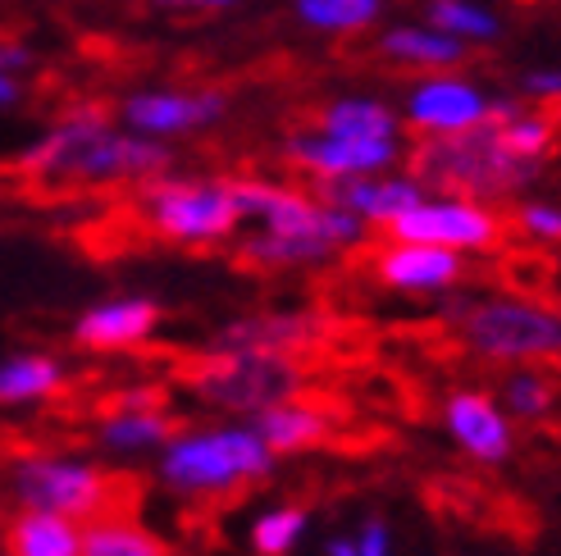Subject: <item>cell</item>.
<instances>
[{
    "mask_svg": "<svg viewBox=\"0 0 561 556\" xmlns=\"http://www.w3.org/2000/svg\"><path fill=\"white\" fill-rule=\"evenodd\" d=\"M160 10H229L238 0H151Z\"/></svg>",
    "mask_w": 561,
    "mask_h": 556,
    "instance_id": "cell-31",
    "label": "cell"
},
{
    "mask_svg": "<svg viewBox=\"0 0 561 556\" xmlns=\"http://www.w3.org/2000/svg\"><path fill=\"white\" fill-rule=\"evenodd\" d=\"M78 556H183V552L170 538L137 530V520H128V524H88V534L78 538Z\"/></svg>",
    "mask_w": 561,
    "mask_h": 556,
    "instance_id": "cell-22",
    "label": "cell"
},
{
    "mask_svg": "<svg viewBox=\"0 0 561 556\" xmlns=\"http://www.w3.org/2000/svg\"><path fill=\"white\" fill-rule=\"evenodd\" d=\"M5 511H10V497H5V493H0V516H5Z\"/></svg>",
    "mask_w": 561,
    "mask_h": 556,
    "instance_id": "cell-33",
    "label": "cell"
},
{
    "mask_svg": "<svg viewBox=\"0 0 561 556\" xmlns=\"http://www.w3.org/2000/svg\"><path fill=\"white\" fill-rule=\"evenodd\" d=\"M420 10H425V23L443 27L447 37H457L466 46H489L502 37V19L484 0H425Z\"/></svg>",
    "mask_w": 561,
    "mask_h": 556,
    "instance_id": "cell-21",
    "label": "cell"
},
{
    "mask_svg": "<svg viewBox=\"0 0 561 556\" xmlns=\"http://www.w3.org/2000/svg\"><path fill=\"white\" fill-rule=\"evenodd\" d=\"M379 55L388 65L420 69V73H438V69H461L470 60V46L447 37L434 23H392L379 33Z\"/></svg>",
    "mask_w": 561,
    "mask_h": 556,
    "instance_id": "cell-15",
    "label": "cell"
},
{
    "mask_svg": "<svg viewBox=\"0 0 561 556\" xmlns=\"http://www.w3.org/2000/svg\"><path fill=\"white\" fill-rule=\"evenodd\" d=\"M443 320L461 328V338L474 356H497V360H520V356H543L561 351V324L548 311H535L529 301H443Z\"/></svg>",
    "mask_w": 561,
    "mask_h": 556,
    "instance_id": "cell-6",
    "label": "cell"
},
{
    "mask_svg": "<svg viewBox=\"0 0 561 556\" xmlns=\"http://www.w3.org/2000/svg\"><path fill=\"white\" fill-rule=\"evenodd\" d=\"M301 530H306V511L288 502L284 511L256 520V530H251V552L256 556H293V547L301 543Z\"/></svg>",
    "mask_w": 561,
    "mask_h": 556,
    "instance_id": "cell-25",
    "label": "cell"
},
{
    "mask_svg": "<svg viewBox=\"0 0 561 556\" xmlns=\"http://www.w3.org/2000/svg\"><path fill=\"white\" fill-rule=\"evenodd\" d=\"M512 229L539 238V242H561V206H543V201H525L512 215Z\"/></svg>",
    "mask_w": 561,
    "mask_h": 556,
    "instance_id": "cell-26",
    "label": "cell"
},
{
    "mask_svg": "<svg viewBox=\"0 0 561 556\" xmlns=\"http://www.w3.org/2000/svg\"><path fill=\"white\" fill-rule=\"evenodd\" d=\"M415 497L425 516L443 530L474 534L489 543H507L516 552L539 547L548 520L529 493L512 488L507 479L484 475L480 465H438L415 475Z\"/></svg>",
    "mask_w": 561,
    "mask_h": 556,
    "instance_id": "cell-3",
    "label": "cell"
},
{
    "mask_svg": "<svg viewBox=\"0 0 561 556\" xmlns=\"http://www.w3.org/2000/svg\"><path fill=\"white\" fill-rule=\"evenodd\" d=\"M512 219L497 215L489 201H415L407 215L383 224L388 238L398 242H430V246H453V252H497L507 238Z\"/></svg>",
    "mask_w": 561,
    "mask_h": 556,
    "instance_id": "cell-8",
    "label": "cell"
},
{
    "mask_svg": "<svg viewBox=\"0 0 561 556\" xmlns=\"http://www.w3.org/2000/svg\"><path fill=\"white\" fill-rule=\"evenodd\" d=\"M311 192L329 206H343L356 219L383 229L398 215H407L415 201H425V187L411 174L402 178H383V174H347V178H311Z\"/></svg>",
    "mask_w": 561,
    "mask_h": 556,
    "instance_id": "cell-13",
    "label": "cell"
},
{
    "mask_svg": "<svg viewBox=\"0 0 561 556\" xmlns=\"http://www.w3.org/2000/svg\"><path fill=\"white\" fill-rule=\"evenodd\" d=\"M484 115H489V92L453 69L425 73L407 92V128L420 137L466 132L474 124H484Z\"/></svg>",
    "mask_w": 561,
    "mask_h": 556,
    "instance_id": "cell-12",
    "label": "cell"
},
{
    "mask_svg": "<svg viewBox=\"0 0 561 556\" xmlns=\"http://www.w3.org/2000/svg\"><path fill=\"white\" fill-rule=\"evenodd\" d=\"M356 556H388V530H383V520H370V524H366Z\"/></svg>",
    "mask_w": 561,
    "mask_h": 556,
    "instance_id": "cell-29",
    "label": "cell"
},
{
    "mask_svg": "<svg viewBox=\"0 0 561 556\" xmlns=\"http://www.w3.org/2000/svg\"><path fill=\"white\" fill-rule=\"evenodd\" d=\"M5 497L14 507H33L65 516L69 524H128L147 511L151 475L142 470H115V465H88V461H60V456H27L10 465Z\"/></svg>",
    "mask_w": 561,
    "mask_h": 556,
    "instance_id": "cell-2",
    "label": "cell"
},
{
    "mask_svg": "<svg viewBox=\"0 0 561 556\" xmlns=\"http://www.w3.org/2000/svg\"><path fill=\"white\" fill-rule=\"evenodd\" d=\"M447 420H453V433L461 438V448L480 465L484 461H502L512 452L507 420L497 415L489 393H466V387H457V393L447 397Z\"/></svg>",
    "mask_w": 561,
    "mask_h": 556,
    "instance_id": "cell-17",
    "label": "cell"
},
{
    "mask_svg": "<svg viewBox=\"0 0 561 556\" xmlns=\"http://www.w3.org/2000/svg\"><path fill=\"white\" fill-rule=\"evenodd\" d=\"M480 278L493 283L497 292H507L512 301H535V305H548V311H561V301H557L561 265H557V256L539 252V246H512V252H502L493 260V269Z\"/></svg>",
    "mask_w": 561,
    "mask_h": 556,
    "instance_id": "cell-16",
    "label": "cell"
},
{
    "mask_svg": "<svg viewBox=\"0 0 561 556\" xmlns=\"http://www.w3.org/2000/svg\"><path fill=\"white\" fill-rule=\"evenodd\" d=\"M420 187H438L447 197L466 201H502L507 192H520L529 178H539L535 160H520L497 142V128L484 119L466 132L425 137L411 151V170Z\"/></svg>",
    "mask_w": 561,
    "mask_h": 556,
    "instance_id": "cell-4",
    "label": "cell"
},
{
    "mask_svg": "<svg viewBox=\"0 0 561 556\" xmlns=\"http://www.w3.org/2000/svg\"><path fill=\"white\" fill-rule=\"evenodd\" d=\"M19 101H23V82H19V73L0 69V109H14Z\"/></svg>",
    "mask_w": 561,
    "mask_h": 556,
    "instance_id": "cell-30",
    "label": "cell"
},
{
    "mask_svg": "<svg viewBox=\"0 0 561 556\" xmlns=\"http://www.w3.org/2000/svg\"><path fill=\"white\" fill-rule=\"evenodd\" d=\"M156 324H160V305L156 301H110V305H96V311H88L73 324L65 347L119 356L133 343H142Z\"/></svg>",
    "mask_w": 561,
    "mask_h": 556,
    "instance_id": "cell-14",
    "label": "cell"
},
{
    "mask_svg": "<svg viewBox=\"0 0 561 556\" xmlns=\"http://www.w3.org/2000/svg\"><path fill=\"white\" fill-rule=\"evenodd\" d=\"M170 164L174 151L156 137L133 128L119 132L101 105H73L50 124L37 147H27L10 164V174L23 178L42 201H78L170 174Z\"/></svg>",
    "mask_w": 561,
    "mask_h": 556,
    "instance_id": "cell-1",
    "label": "cell"
},
{
    "mask_svg": "<svg viewBox=\"0 0 561 556\" xmlns=\"http://www.w3.org/2000/svg\"><path fill=\"white\" fill-rule=\"evenodd\" d=\"M270 475V452L261 438L251 433H206V438H179V448L164 456V479L179 493H202L224 488L238 479H261Z\"/></svg>",
    "mask_w": 561,
    "mask_h": 556,
    "instance_id": "cell-9",
    "label": "cell"
},
{
    "mask_svg": "<svg viewBox=\"0 0 561 556\" xmlns=\"http://www.w3.org/2000/svg\"><path fill=\"white\" fill-rule=\"evenodd\" d=\"M493 128H497V142L507 147L512 155L535 160V164H543L552 155V147H557V119L548 115V109H525L520 105L512 119H502Z\"/></svg>",
    "mask_w": 561,
    "mask_h": 556,
    "instance_id": "cell-23",
    "label": "cell"
},
{
    "mask_svg": "<svg viewBox=\"0 0 561 556\" xmlns=\"http://www.w3.org/2000/svg\"><path fill=\"white\" fill-rule=\"evenodd\" d=\"M137 210L160 242H179L187 252L210 256L219 242H229L242 224V210L233 201L229 178H170L156 174L137 183Z\"/></svg>",
    "mask_w": 561,
    "mask_h": 556,
    "instance_id": "cell-5",
    "label": "cell"
},
{
    "mask_svg": "<svg viewBox=\"0 0 561 556\" xmlns=\"http://www.w3.org/2000/svg\"><path fill=\"white\" fill-rule=\"evenodd\" d=\"M402 155L398 137H339V132H293L288 164L306 178H347V174H383Z\"/></svg>",
    "mask_w": 561,
    "mask_h": 556,
    "instance_id": "cell-11",
    "label": "cell"
},
{
    "mask_svg": "<svg viewBox=\"0 0 561 556\" xmlns=\"http://www.w3.org/2000/svg\"><path fill=\"white\" fill-rule=\"evenodd\" d=\"M329 379L339 383L360 410L379 415V420L420 425V429L438 425L434 379L411 370V366H402V360H392V356H375V360H366V366L339 370V374H329Z\"/></svg>",
    "mask_w": 561,
    "mask_h": 556,
    "instance_id": "cell-7",
    "label": "cell"
},
{
    "mask_svg": "<svg viewBox=\"0 0 561 556\" xmlns=\"http://www.w3.org/2000/svg\"><path fill=\"white\" fill-rule=\"evenodd\" d=\"M229 115V92L219 88H151L119 101V119L147 137H179L202 132Z\"/></svg>",
    "mask_w": 561,
    "mask_h": 556,
    "instance_id": "cell-10",
    "label": "cell"
},
{
    "mask_svg": "<svg viewBox=\"0 0 561 556\" xmlns=\"http://www.w3.org/2000/svg\"><path fill=\"white\" fill-rule=\"evenodd\" d=\"M316 128L339 137H398L402 119L383 96H333L316 109Z\"/></svg>",
    "mask_w": 561,
    "mask_h": 556,
    "instance_id": "cell-19",
    "label": "cell"
},
{
    "mask_svg": "<svg viewBox=\"0 0 561 556\" xmlns=\"http://www.w3.org/2000/svg\"><path fill=\"white\" fill-rule=\"evenodd\" d=\"M0 552L5 556H78V534L65 516L14 507L0 516Z\"/></svg>",
    "mask_w": 561,
    "mask_h": 556,
    "instance_id": "cell-18",
    "label": "cell"
},
{
    "mask_svg": "<svg viewBox=\"0 0 561 556\" xmlns=\"http://www.w3.org/2000/svg\"><path fill=\"white\" fill-rule=\"evenodd\" d=\"M329 556H356V552H352L347 543H333V547H329Z\"/></svg>",
    "mask_w": 561,
    "mask_h": 556,
    "instance_id": "cell-32",
    "label": "cell"
},
{
    "mask_svg": "<svg viewBox=\"0 0 561 556\" xmlns=\"http://www.w3.org/2000/svg\"><path fill=\"white\" fill-rule=\"evenodd\" d=\"M33 65H37L33 46H23V42H14V37H0V69L23 73V69H33Z\"/></svg>",
    "mask_w": 561,
    "mask_h": 556,
    "instance_id": "cell-28",
    "label": "cell"
},
{
    "mask_svg": "<svg viewBox=\"0 0 561 556\" xmlns=\"http://www.w3.org/2000/svg\"><path fill=\"white\" fill-rule=\"evenodd\" d=\"M293 14L320 37H356L388 14V0H293Z\"/></svg>",
    "mask_w": 561,
    "mask_h": 556,
    "instance_id": "cell-20",
    "label": "cell"
},
{
    "mask_svg": "<svg viewBox=\"0 0 561 556\" xmlns=\"http://www.w3.org/2000/svg\"><path fill=\"white\" fill-rule=\"evenodd\" d=\"M520 96L535 105H561V65H539L520 73Z\"/></svg>",
    "mask_w": 561,
    "mask_h": 556,
    "instance_id": "cell-27",
    "label": "cell"
},
{
    "mask_svg": "<svg viewBox=\"0 0 561 556\" xmlns=\"http://www.w3.org/2000/svg\"><path fill=\"white\" fill-rule=\"evenodd\" d=\"M60 383V366L55 356H23L14 366L0 370V402H27V397H46Z\"/></svg>",
    "mask_w": 561,
    "mask_h": 556,
    "instance_id": "cell-24",
    "label": "cell"
}]
</instances>
